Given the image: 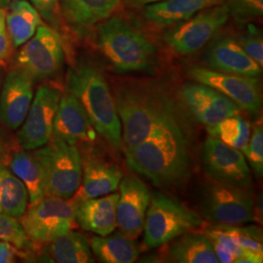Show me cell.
I'll return each mask as SVG.
<instances>
[{
    "label": "cell",
    "mask_w": 263,
    "mask_h": 263,
    "mask_svg": "<svg viewBox=\"0 0 263 263\" xmlns=\"http://www.w3.org/2000/svg\"><path fill=\"white\" fill-rule=\"evenodd\" d=\"M128 166L157 186H172L190 176L191 157L186 137L178 120L152 132L140 144L126 151Z\"/></svg>",
    "instance_id": "obj_1"
},
{
    "label": "cell",
    "mask_w": 263,
    "mask_h": 263,
    "mask_svg": "<svg viewBox=\"0 0 263 263\" xmlns=\"http://www.w3.org/2000/svg\"><path fill=\"white\" fill-rule=\"evenodd\" d=\"M113 97L122 126L125 151L140 144L155 129L179 119L174 100L158 86L121 85Z\"/></svg>",
    "instance_id": "obj_2"
},
{
    "label": "cell",
    "mask_w": 263,
    "mask_h": 263,
    "mask_svg": "<svg viewBox=\"0 0 263 263\" xmlns=\"http://www.w3.org/2000/svg\"><path fill=\"white\" fill-rule=\"evenodd\" d=\"M66 88L82 104L97 133L114 148L121 149L122 126L114 97L103 73L89 65L69 68Z\"/></svg>",
    "instance_id": "obj_3"
},
{
    "label": "cell",
    "mask_w": 263,
    "mask_h": 263,
    "mask_svg": "<svg viewBox=\"0 0 263 263\" xmlns=\"http://www.w3.org/2000/svg\"><path fill=\"white\" fill-rule=\"evenodd\" d=\"M97 36L99 48L117 72L144 71L154 66L155 47L127 21L104 20L97 28Z\"/></svg>",
    "instance_id": "obj_4"
},
{
    "label": "cell",
    "mask_w": 263,
    "mask_h": 263,
    "mask_svg": "<svg viewBox=\"0 0 263 263\" xmlns=\"http://www.w3.org/2000/svg\"><path fill=\"white\" fill-rule=\"evenodd\" d=\"M42 171L46 196L70 199L80 187L83 163L77 146L51 139L32 151Z\"/></svg>",
    "instance_id": "obj_5"
},
{
    "label": "cell",
    "mask_w": 263,
    "mask_h": 263,
    "mask_svg": "<svg viewBox=\"0 0 263 263\" xmlns=\"http://www.w3.org/2000/svg\"><path fill=\"white\" fill-rule=\"evenodd\" d=\"M203 224L202 216L194 211L172 198L156 194L151 199L145 216L144 245L148 249L158 248Z\"/></svg>",
    "instance_id": "obj_6"
},
{
    "label": "cell",
    "mask_w": 263,
    "mask_h": 263,
    "mask_svg": "<svg viewBox=\"0 0 263 263\" xmlns=\"http://www.w3.org/2000/svg\"><path fill=\"white\" fill-rule=\"evenodd\" d=\"M76 201L73 198L45 196L21 217V226L34 243L49 244L76 226Z\"/></svg>",
    "instance_id": "obj_7"
},
{
    "label": "cell",
    "mask_w": 263,
    "mask_h": 263,
    "mask_svg": "<svg viewBox=\"0 0 263 263\" xmlns=\"http://www.w3.org/2000/svg\"><path fill=\"white\" fill-rule=\"evenodd\" d=\"M199 207L202 215L214 223L239 226L254 220V200L250 188L213 181L203 189Z\"/></svg>",
    "instance_id": "obj_8"
},
{
    "label": "cell",
    "mask_w": 263,
    "mask_h": 263,
    "mask_svg": "<svg viewBox=\"0 0 263 263\" xmlns=\"http://www.w3.org/2000/svg\"><path fill=\"white\" fill-rule=\"evenodd\" d=\"M65 62L60 34L45 25L38 27L34 35L20 50L17 63L33 81L47 80L61 71Z\"/></svg>",
    "instance_id": "obj_9"
},
{
    "label": "cell",
    "mask_w": 263,
    "mask_h": 263,
    "mask_svg": "<svg viewBox=\"0 0 263 263\" xmlns=\"http://www.w3.org/2000/svg\"><path fill=\"white\" fill-rule=\"evenodd\" d=\"M228 18L229 11L224 2L208 7L175 25L165 34V42L178 54H193L207 45Z\"/></svg>",
    "instance_id": "obj_10"
},
{
    "label": "cell",
    "mask_w": 263,
    "mask_h": 263,
    "mask_svg": "<svg viewBox=\"0 0 263 263\" xmlns=\"http://www.w3.org/2000/svg\"><path fill=\"white\" fill-rule=\"evenodd\" d=\"M61 96L56 86L44 84L38 88L17 134L22 149L34 151L51 141Z\"/></svg>",
    "instance_id": "obj_11"
},
{
    "label": "cell",
    "mask_w": 263,
    "mask_h": 263,
    "mask_svg": "<svg viewBox=\"0 0 263 263\" xmlns=\"http://www.w3.org/2000/svg\"><path fill=\"white\" fill-rule=\"evenodd\" d=\"M202 164L205 173L213 181L250 188L251 169L244 153L215 137H208L202 149Z\"/></svg>",
    "instance_id": "obj_12"
},
{
    "label": "cell",
    "mask_w": 263,
    "mask_h": 263,
    "mask_svg": "<svg viewBox=\"0 0 263 263\" xmlns=\"http://www.w3.org/2000/svg\"><path fill=\"white\" fill-rule=\"evenodd\" d=\"M189 76L198 83L207 85L224 95L241 110L252 115L260 112L262 101L256 77L224 73L203 67L190 69Z\"/></svg>",
    "instance_id": "obj_13"
},
{
    "label": "cell",
    "mask_w": 263,
    "mask_h": 263,
    "mask_svg": "<svg viewBox=\"0 0 263 263\" xmlns=\"http://www.w3.org/2000/svg\"><path fill=\"white\" fill-rule=\"evenodd\" d=\"M116 206L117 227L124 235L137 239L143 231L151 193L146 184L135 176L122 178Z\"/></svg>",
    "instance_id": "obj_14"
},
{
    "label": "cell",
    "mask_w": 263,
    "mask_h": 263,
    "mask_svg": "<svg viewBox=\"0 0 263 263\" xmlns=\"http://www.w3.org/2000/svg\"><path fill=\"white\" fill-rule=\"evenodd\" d=\"M181 98L198 122L208 130L226 118L242 111L231 100L207 85L187 83L181 88Z\"/></svg>",
    "instance_id": "obj_15"
},
{
    "label": "cell",
    "mask_w": 263,
    "mask_h": 263,
    "mask_svg": "<svg viewBox=\"0 0 263 263\" xmlns=\"http://www.w3.org/2000/svg\"><path fill=\"white\" fill-rule=\"evenodd\" d=\"M33 99V80L19 66L7 73L0 92V120L11 130L24 122Z\"/></svg>",
    "instance_id": "obj_16"
},
{
    "label": "cell",
    "mask_w": 263,
    "mask_h": 263,
    "mask_svg": "<svg viewBox=\"0 0 263 263\" xmlns=\"http://www.w3.org/2000/svg\"><path fill=\"white\" fill-rule=\"evenodd\" d=\"M52 139L74 145L78 142L88 143L97 140V131L84 107L69 92L61 96Z\"/></svg>",
    "instance_id": "obj_17"
},
{
    "label": "cell",
    "mask_w": 263,
    "mask_h": 263,
    "mask_svg": "<svg viewBox=\"0 0 263 263\" xmlns=\"http://www.w3.org/2000/svg\"><path fill=\"white\" fill-rule=\"evenodd\" d=\"M209 69L236 76L257 77L261 66L249 56L236 39L217 37L210 44L205 55Z\"/></svg>",
    "instance_id": "obj_18"
},
{
    "label": "cell",
    "mask_w": 263,
    "mask_h": 263,
    "mask_svg": "<svg viewBox=\"0 0 263 263\" xmlns=\"http://www.w3.org/2000/svg\"><path fill=\"white\" fill-rule=\"evenodd\" d=\"M119 193L76 201V222L86 231L105 236L117 227L116 206Z\"/></svg>",
    "instance_id": "obj_19"
},
{
    "label": "cell",
    "mask_w": 263,
    "mask_h": 263,
    "mask_svg": "<svg viewBox=\"0 0 263 263\" xmlns=\"http://www.w3.org/2000/svg\"><path fill=\"white\" fill-rule=\"evenodd\" d=\"M123 176L121 171L112 164L100 160H91L83 165L80 187L73 199L80 201L102 197L119 187Z\"/></svg>",
    "instance_id": "obj_20"
},
{
    "label": "cell",
    "mask_w": 263,
    "mask_h": 263,
    "mask_svg": "<svg viewBox=\"0 0 263 263\" xmlns=\"http://www.w3.org/2000/svg\"><path fill=\"white\" fill-rule=\"evenodd\" d=\"M121 0H60L62 18L76 30L108 19Z\"/></svg>",
    "instance_id": "obj_21"
},
{
    "label": "cell",
    "mask_w": 263,
    "mask_h": 263,
    "mask_svg": "<svg viewBox=\"0 0 263 263\" xmlns=\"http://www.w3.org/2000/svg\"><path fill=\"white\" fill-rule=\"evenodd\" d=\"M223 2L224 0H164L144 6L143 15L157 27H170L186 21L201 10Z\"/></svg>",
    "instance_id": "obj_22"
},
{
    "label": "cell",
    "mask_w": 263,
    "mask_h": 263,
    "mask_svg": "<svg viewBox=\"0 0 263 263\" xmlns=\"http://www.w3.org/2000/svg\"><path fill=\"white\" fill-rule=\"evenodd\" d=\"M4 11L5 25L13 47H20L32 37L42 25L41 17L28 0H11Z\"/></svg>",
    "instance_id": "obj_23"
},
{
    "label": "cell",
    "mask_w": 263,
    "mask_h": 263,
    "mask_svg": "<svg viewBox=\"0 0 263 263\" xmlns=\"http://www.w3.org/2000/svg\"><path fill=\"white\" fill-rule=\"evenodd\" d=\"M89 244L95 255L104 263L135 262L141 253L135 239L122 232L95 236Z\"/></svg>",
    "instance_id": "obj_24"
},
{
    "label": "cell",
    "mask_w": 263,
    "mask_h": 263,
    "mask_svg": "<svg viewBox=\"0 0 263 263\" xmlns=\"http://www.w3.org/2000/svg\"><path fill=\"white\" fill-rule=\"evenodd\" d=\"M170 243V254L177 262H218L212 242L205 233L188 231Z\"/></svg>",
    "instance_id": "obj_25"
},
{
    "label": "cell",
    "mask_w": 263,
    "mask_h": 263,
    "mask_svg": "<svg viewBox=\"0 0 263 263\" xmlns=\"http://www.w3.org/2000/svg\"><path fill=\"white\" fill-rule=\"evenodd\" d=\"M9 168L26 185L30 204H35L46 196L42 171L32 152L25 149L15 152L10 159Z\"/></svg>",
    "instance_id": "obj_26"
},
{
    "label": "cell",
    "mask_w": 263,
    "mask_h": 263,
    "mask_svg": "<svg viewBox=\"0 0 263 263\" xmlns=\"http://www.w3.org/2000/svg\"><path fill=\"white\" fill-rule=\"evenodd\" d=\"M0 214L21 218L28 209V189L18 177L4 166H0Z\"/></svg>",
    "instance_id": "obj_27"
},
{
    "label": "cell",
    "mask_w": 263,
    "mask_h": 263,
    "mask_svg": "<svg viewBox=\"0 0 263 263\" xmlns=\"http://www.w3.org/2000/svg\"><path fill=\"white\" fill-rule=\"evenodd\" d=\"M49 244V252L56 262L92 263L95 261L93 252L87 238L79 232L70 230Z\"/></svg>",
    "instance_id": "obj_28"
},
{
    "label": "cell",
    "mask_w": 263,
    "mask_h": 263,
    "mask_svg": "<svg viewBox=\"0 0 263 263\" xmlns=\"http://www.w3.org/2000/svg\"><path fill=\"white\" fill-rule=\"evenodd\" d=\"M208 133L227 145L244 152L251 138L252 126L239 114L226 118Z\"/></svg>",
    "instance_id": "obj_29"
},
{
    "label": "cell",
    "mask_w": 263,
    "mask_h": 263,
    "mask_svg": "<svg viewBox=\"0 0 263 263\" xmlns=\"http://www.w3.org/2000/svg\"><path fill=\"white\" fill-rule=\"evenodd\" d=\"M237 245L248 251L263 254L262 231L259 227L221 224Z\"/></svg>",
    "instance_id": "obj_30"
},
{
    "label": "cell",
    "mask_w": 263,
    "mask_h": 263,
    "mask_svg": "<svg viewBox=\"0 0 263 263\" xmlns=\"http://www.w3.org/2000/svg\"><path fill=\"white\" fill-rule=\"evenodd\" d=\"M0 240L8 242L19 250H31L34 242L28 238L16 218L0 214Z\"/></svg>",
    "instance_id": "obj_31"
},
{
    "label": "cell",
    "mask_w": 263,
    "mask_h": 263,
    "mask_svg": "<svg viewBox=\"0 0 263 263\" xmlns=\"http://www.w3.org/2000/svg\"><path fill=\"white\" fill-rule=\"evenodd\" d=\"M224 3L229 16L240 24L262 16L263 0H227Z\"/></svg>",
    "instance_id": "obj_32"
},
{
    "label": "cell",
    "mask_w": 263,
    "mask_h": 263,
    "mask_svg": "<svg viewBox=\"0 0 263 263\" xmlns=\"http://www.w3.org/2000/svg\"><path fill=\"white\" fill-rule=\"evenodd\" d=\"M236 40L245 52L262 67L263 40L260 30L253 24H249L244 32Z\"/></svg>",
    "instance_id": "obj_33"
},
{
    "label": "cell",
    "mask_w": 263,
    "mask_h": 263,
    "mask_svg": "<svg viewBox=\"0 0 263 263\" xmlns=\"http://www.w3.org/2000/svg\"><path fill=\"white\" fill-rule=\"evenodd\" d=\"M244 153L246 159L250 162V165L254 173L262 177L263 174V129L261 124H257L251 134V138Z\"/></svg>",
    "instance_id": "obj_34"
},
{
    "label": "cell",
    "mask_w": 263,
    "mask_h": 263,
    "mask_svg": "<svg viewBox=\"0 0 263 263\" xmlns=\"http://www.w3.org/2000/svg\"><path fill=\"white\" fill-rule=\"evenodd\" d=\"M31 5L37 10L40 17L44 20L49 27L56 30L61 25L60 0H29ZM57 31V30H56Z\"/></svg>",
    "instance_id": "obj_35"
},
{
    "label": "cell",
    "mask_w": 263,
    "mask_h": 263,
    "mask_svg": "<svg viewBox=\"0 0 263 263\" xmlns=\"http://www.w3.org/2000/svg\"><path fill=\"white\" fill-rule=\"evenodd\" d=\"M11 48L12 43L5 25L4 9L0 8V63H2L9 56Z\"/></svg>",
    "instance_id": "obj_36"
},
{
    "label": "cell",
    "mask_w": 263,
    "mask_h": 263,
    "mask_svg": "<svg viewBox=\"0 0 263 263\" xmlns=\"http://www.w3.org/2000/svg\"><path fill=\"white\" fill-rule=\"evenodd\" d=\"M16 247L5 241H0V263L14 262L16 259Z\"/></svg>",
    "instance_id": "obj_37"
},
{
    "label": "cell",
    "mask_w": 263,
    "mask_h": 263,
    "mask_svg": "<svg viewBox=\"0 0 263 263\" xmlns=\"http://www.w3.org/2000/svg\"><path fill=\"white\" fill-rule=\"evenodd\" d=\"M124 1L126 2V4L130 5L132 7H144L146 5L161 2L164 0H124Z\"/></svg>",
    "instance_id": "obj_38"
},
{
    "label": "cell",
    "mask_w": 263,
    "mask_h": 263,
    "mask_svg": "<svg viewBox=\"0 0 263 263\" xmlns=\"http://www.w3.org/2000/svg\"><path fill=\"white\" fill-rule=\"evenodd\" d=\"M10 2H11V0H0V8L1 9L6 8Z\"/></svg>",
    "instance_id": "obj_39"
},
{
    "label": "cell",
    "mask_w": 263,
    "mask_h": 263,
    "mask_svg": "<svg viewBox=\"0 0 263 263\" xmlns=\"http://www.w3.org/2000/svg\"><path fill=\"white\" fill-rule=\"evenodd\" d=\"M0 152H1V141H0Z\"/></svg>",
    "instance_id": "obj_40"
},
{
    "label": "cell",
    "mask_w": 263,
    "mask_h": 263,
    "mask_svg": "<svg viewBox=\"0 0 263 263\" xmlns=\"http://www.w3.org/2000/svg\"><path fill=\"white\" fill-rule=\"evenodd\" d=\"M0 179H1V176H0Z\"/></svg>",
    "instance_id": "obj_41"
}]
</instances>
